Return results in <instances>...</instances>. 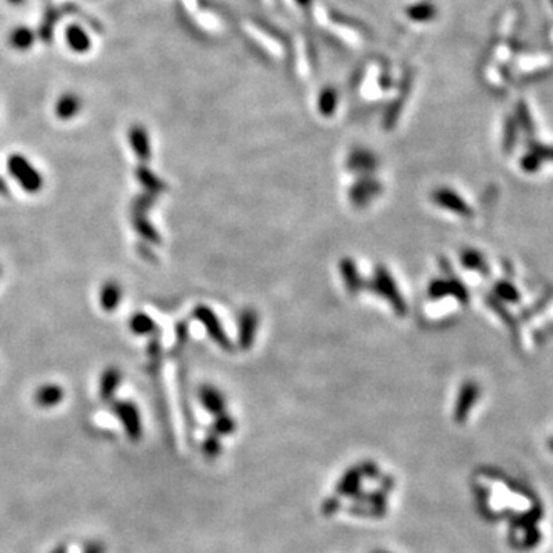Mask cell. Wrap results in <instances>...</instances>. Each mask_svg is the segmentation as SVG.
Returning a JSON list of instances; mask_svg holds the SVG:
<instances>
[{"label": "cell", "instance_id": "obj_23", "mask_svg": "<svg viewBox=\"0 0 553 553\" xmlns=\"http://www.w3.org/2000/svg\"><path fill=\"white\" fill-rule=\"evenodd\" d=\"M216 429L220 433H229L233 431V421H231L228 417H219V420L216 423Z\"/></svg>", "mask_w": 553, "mask_h": 553}, {"label": "cell", "instance_id": "obj_27", "mask_svg": "<svg viewBox=\"0 0 553 553\" xmlns=\"http://www.w3.org/2000/svg\"><path fill=\"white\" fill-rule=\"evenodd\" d=\"M51 553H68V549L66 546H57Z\"/></svg>", "mask_w": 553, "mask_h": 553}, {"label": "cell", "instance_id": "obj_25", "mask_svg": "<svg viewBox=\"0 0 553 553\" xmlns=\"http://www.w3.org/2000/svg\"><path fill=\"white\" fill-rule=\"evenodd\" d=\"M83 553H105V550H103V546L100 542L93 541V542L86 544L85 549H83Z\"/></svg>", "mask_w": 553, "mask_h": 553}, {"label": "cell", "instance_id": "obj_19", "mask_svg": "<svg viewBox=\"0 0 553 553\" xmlns=\"http://www.w3.org/2000/svg\"><path fill=\"white\" fill-rule=\"evenodd\" d=\"M251 326H255V317H254V314H252V312H248V314H245V317L242 318V335L245 337L243 338V342H246V343H251V340H252V329H251Z\"/></svg>", "mask_w": 553, "mask_h": 553}, {"label": "cell", "instance_id": "obj_29", "mask_svg": "<svg viewBox=\"0 0 553 553\" xmlns=\"http://www.w3.org/2000/svg\"><path fill=\"white\" fill-rule=\"evenodd\" d=\"M297 2L301 5V6H308L310 4V0H297Z\"/></svg>", "mask_w": 553, "mask_h": 553}, {"label": "cell", "instance_id": "obj_11", "mask_svg": "<svg viewBox=\"0 0 553 553\" xmlns=\"http://www.w3.org/2000/svg\"><path fill=\"white\" fill-rule=\"evenodd\" d=\"M136 177L137 180L144 185V188L146 190V192H151V194H158L166 190V185L165 182L160 178L158 175H156L153 173V169L148 168L146 165H139L137 169H136Z\"/></svg>", "mask_w": 553, "mask_h": 553}, {"label": "cell", "instance_id": "obj_16", "mask_svg": "<svg viewBox=\"0 0 553 553\" xmlns=\"http://www.w3.org/2000/svg\"><path fill=\"white\" fill-rule=\"evenodd\" d=\"M156 321L146 312H136L129 318V329L136 335H151L156 331Z\"/></svg>", "mask_w": 553, "mask_h": 553}, {"label": "cell", "instance_id": "obj_22", "mask_svg": "<svg viewBox=\"0 0 553 553\" xmlns=\"http://www.w3.org/2000/svg\"><path fill=\"white\" fill-rule=\"evenodd\" d=\"M540 163H541V160H540V157H538L537 154L525 156V157L523 158V162H521L523 168L525 169V171H529V173L537 171V169L540 168Z\"/></svg>", "mask_w": 553, "mask_h": 553}, {"label": "cell", "instance_id": "obj_28", "mask_svg": "<svg viewBox=\"0 0 553 553\" xmlns=\"http://www.w3.org/2000/svg\"><path fill=\"white\" fill-rule=\"evenodd\" d=\"M6 2H8V4H10V5H13V6H19V5H22V4H25V2H26V0H6Z\"/></svg>", "mask_w": 553, "mask_h": 553}, {"label": "cell", "instance_id": "obj_5", "mask_svg": "<svg viewBox=\"0 0 553 553\" xmlns=\"http://www.w3.org/2000/svg\"><path fill=\"white\" fill-rule=\"evenodd\" d=\"M194 315L206 327V331L212 337L214 342H217L220 346H228V337L223 332V327L220 326L217 315L214 314L208 306H197L194 310Z\"/></svg>", "mask_w": 553, "mask_h": 553}, {"label": "cell", "instance_id": "obj_21", "mask_svg": "<svg viewBox=\"0 0 553 553\" xmlns=\"http://www.w3.org/2000/svg\"><path fill=\"white\" fill-rule=\"evenodd\" d=\"M496 292L499 293V297H503L506 300L509 301H518V291H515L513 286H511V284L507 283H501L499 286L496 288Z\"/></svg>", "mask_w": 553, "mask_h": 553}, {"label": "cell", "instance_id": "obj_13", "mask_svg": "<svg viewBox=\"0 0 553 553\" xmlns=\"http://www.w3.org/2000/svg\"><path fill=\"white\" fill-rule=\"evenodd\" d=\"M478 397V388L474 383H467L465 388L461 389V394L458 398V404H457V412H455V418L458 421L465 420V417L469 414V410L474 406L475 400Z\"/></svg>", "mask_w": 553, "mask_h": 553}, {"label": "cell", "instance_id": "obj_30", "mask_svg": "<svg viewBox=\"0 0 553 553\" xmlns=\"http://www.w3.org/2000/svg\"><path fill=\"white\" fill-rule=\"evenodd\" d=\"M0 276H2V266H0Z\"/></svg>", "mask_w": 553, "mask_h": 553}, {"label": "cell", "instance_id": "obj_20", "mask_svg": "<svg viewBox=\"0 0 553 553\" xmlns=\"http://www.w3.org/2000/svg\"><path fill=\"white\" fill-rule=\"evenodd\" d=\"M461 260H462V263H465V266L474 267V269H483V267H484L483 258H481V255L474 252V251H467V252L462 254Z\"/></svg>", "mask_w": 553, "mask_h": 553}, {"label": "cell", "instance_id": "obj_15", "mask_svg": "<svg viewBox=\"0 0 553 553\" xmlns=\"http://www.w3.org/2000/svg\"><path fill=\"white\" fill-rule=\"evenodd\" d=\"M200 401L204 409L209 410L211 414H220L225 409V400L220 392L212 386H203L200 389Z\"/></svg>", "mask_w": 553, "mask_h": 553}, {"label": "cell", "instance_id": "obj_7", "mask_svg": "<svg viewBox=\"0 0 553 553\" xmlns=\"http://www.w3.org/2000/svg\"><path fill=\"white\" fill-rule=\"evenodd\" d=\"M122 371L117 366H108L100 377V386H99V395L103 403H112L115 392H117L120 383H122Z\"/></svg>", "mask_w": 553, "mask_h": 553}, {"label": "cell", "instance_id": "obj_26", "mask_svg": "<svg viewBox=\"0 0 553 553\" xmlns=\"http://www.w3.org/2000/svg\"><path fill=\"white\" fill-rule=\"evenodd\" d=\"M0 194H2V195L10 194V188H8V185H6L4 177H0Z\"/></svg>", "mask_w": 553, "mask_h": 553}, {"label": "cell", "instance_id": "obj_3", "mask_svg": "<svg viewBox=\"0 0 553 553\" xmlns=\"http://www.w3.org/2000/svg\"><path fill=\"white\" fill-rule=\"evenodd\" d=\"M156 202V194L146 192L144 195H140L139 199L134 200L132 204V226L137 231L139 235L146 240L148 243L158 245L162 240H160V235L157 234L156 228L151 225L149 220L146 219V211L149 209L151 204Z\"/></svg>", "mask_w": 553, "mask_h": 553}, {"label": "cell", "instance_id": "obj_1", "mask_svg": "<svg viewBox=\"0 0 553 553\" xmlns=\"http://www.w3.org/2000/svg\"><path fill=\"white\" fill-rule=\"evenodd\" d=\"M6 169L21 188L28 194H37L43 190V175L39 173L28 157L22 154H11L6 160Z\"/></svg>", "mask_w": 553, "mask_h": 553}, {"label": "cell", "instance_id": "obj_14", "mask_svg": "<svg viewBox=\"0 0 553 553\" xmlns=\"http://www.w3.org/2000/svg\"><path fill=\"white\" fill-rule=\"evenodd\" d=\"M435 200H436V203H440L441 206L449 208L453 212L462 214V216H467V214H470V208L460 199V195L449 191V190H440L438 192L435 194Z\"/></svg>", "mask_w": 553, "mask_h": 553}, {"label": "cell", "instance_id": "obj_8", "mask_svg": "<svg viewBox=\"0 0 553 553\" xmlns=\"http://www.w3.org/2000/svg\"><path fill=\"white\" fill-rule=\"evenodd\" d=\"M65 400V389L56 385V383H48V385L40 386L34 392V403L42 409H52Z\"/></svg>", "mask_w": 553, "mask_h": 553}, {"label": "cell", "instance_id": "obj_10", "mask_svg": "<svg viewBox=\"0 0 553 553\" xmlns=\"http://www.w3.org/2000/svg\"><path fill=\"white\" fill-rule=\"evenodd\" d=\"M123 298V289L117 280H108L100 289V306L105 312H115Z\"/></svg>", "mask_w": 553, "mask_h": 553}, {"label": "cell", "instance_id": "obj_9", "mask_svg": "<svg viewBox=\"0 0 553 553\" xmlns=\"http://www.w3.org/2000/svg\"><path fill=\"white\" fill-rule=\"evenodd\" d=\"M65 40L69 50L76 54H86L91 50V37L82 25L73 23L65 30Z\"/></svg>", "mask_w": 553, "mask_h": 553}, {"label": "cell", "instance_id": "obj_6", "mask_svg": "<svg viewBox=\"0 0 553 553\" xmlns=\"http://www.w3.org/2000/svg\"><path fill=\"white\" fill-rule=\"evenodd\" d=\"M82 106H83V102H82V99H80L78 94L71 93V91L64 93L59 97L56 105H54V114L59 120L68 122V120H73L74 117H77L80 111H82Z\"/></svg>", "mask_w": 553, "mask_h": 553}, {"label": "cell", "instance_id": "obj_2", "mask_svg": "<svg viewBox=\"0 0 553 553\" xmlns=\"http://www.w3.org/2000/svg\"><path fill=\"white\" fill-rule=\"evenodd\" d=\"M114 415L119 418L123 431L131 441H139L144 435V423H141L140 410L136 403L128 400H114L111 403Z\"/></svg>", "mask_w": 553, "mask_h": 553}, {"label": "cell", "instance_id": "obj_4", "mask_svg": "<svg viewBox=\"0 0 553 553\" xmlns=\"http://www.w3.org/2000/svg\"><path fill=\"white\" fill-rule=\"evenodd\" d=\"M128 141L132 153L141 163H146L151 158V139L146 128L141 124H132L128 131Z\"/></svg>", "mask_w": 553, "mask_h": 553}, {"label": "cell", "instance_id": "obj_31", "mask_svg": "<svg viewBox=\"0 0 553 553\" xmlns=\"http://www.w3.org/2000/svg\"><path fill=\"white\" fill-rule=\"evenodd\" d=\"M373 553H388V552H373Z\"/></svg>", "mask_w": 553, "mask_h": 553}, {"label": "cell", "instance_id": "obj_18", "mask_svg": "<svg viewBox=\"0 0 553 553\" xmlns=\"http://www.w3.org/2000/svg\"><path fill=\"white\" fill-rule=\"evenodd\" d=\"M338 95L334 88H326L318 97V110L323 115H332L337 108Z\"/></svg>", "mask_w": 553, "mask_h": 553}, {"label": "cell", "instance_id": "obj_17", "mask_svg": "<svg viewBox=\"0 0 553 553\" xmlns=\"http://www.w3.org/2000/svg\"><path fill=\"white\" fill-rule=\"evenodd\" d=\"M406 14L410 21L414 22H429L433 21L436 16V8L432 2H418L412 6H409Z\"/></svg>", "mask_w": 553, "mask_h": 553}, {"label": "cell", "instance_id": "obj_32", "mask_svg": "<svg viewBox=\"0 0 553 553\" xmlns=\"http://www.w3.org/2000/svg\"><path fill=\"white\" fill-rule=\"evenodd\" d=\"M552 448H553V443H552Z\"/></svg>", "mask_w": 553, "mask_h": 553}, {"label": "cell", "instance_id": "obj_24", "mask_svg": "<svg viewBox=\"0 0 553 553\" xmlns=\"http://www.w3.org/2000/svg\"><path fill=\"white\" fill-rule=\"evenodd\" d=\"M203 448H204V453H206L208 457H216V453L219 450V444H217L216 438H212V436H211V438H208L206 441H204Z\"/></svg>", "mask_w": 553, "mask_h": 553}, {"label": "cell", "instance_id": "obj_12", "mask_svg": "<svg viewBox=\"0 0 553 553\" xmlns=\"http://www.w3.org/2000/svg\"><path fill=\"white\" fill-rule=\"evenodd\" d=\"M35 42V34L28 26H16L8 35V43L16 51H28Z\"/></svg>", "mask_w": 553, "mask_h": 553}]
</instances>
